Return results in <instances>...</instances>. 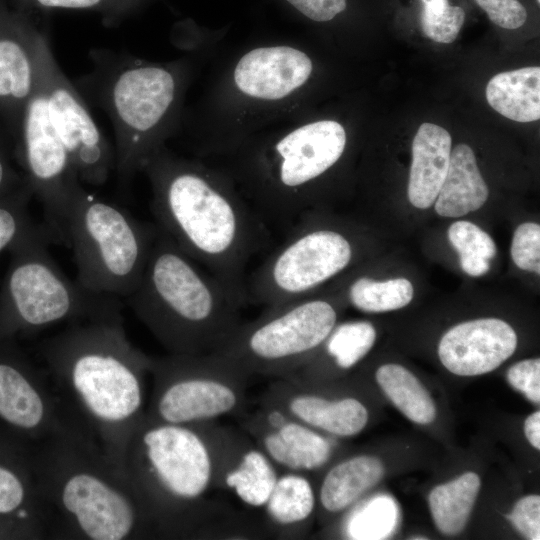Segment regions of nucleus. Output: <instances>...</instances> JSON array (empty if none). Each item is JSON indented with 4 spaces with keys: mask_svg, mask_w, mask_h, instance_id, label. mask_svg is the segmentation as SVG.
Wrapping results in <instances>:
<instances>
[{
    "mask_svg": "<svg viewBox=\"0 0 540 540\" xmlns=\"http://www.w3.org/2000/svg\"><path fill=\"white\" fill-rule=\"evenodd\" d=\"M37 349L58 396L125 475L127 446L146 410L151 356L130 342L123 319L72 323Z\"/></svg>",
    "mask_w": 540,
    "mask_h": 540,
    "instance_id": "f257e3e1",
    "label": "nucleus"
},
{
    "mask_svg": "<svg viewBox=\"0 0 540 540\" xmlns=\"http://www.w3.org/2000/svg\"><path fill=\"white\" fill-rule=\"evenodd\" d=\"M142 169L153 185L155 224L246 306V267L270 246L272 232L249 204L189 163L157 151Z\"/></svg>",
    "mask_w": 540,
    "mask_h": 540,
    "instance_id": "f03ea898",
    "label": "nucleus"
},
{
    "mask_svg": "<svg viewBox=\"0 0 540 540\" xmlns=\"http://www.w3.org/2000/svg\"><path fill=\"white\" fill-rule=\"evenodd\" d=\"M37 488L53 523V538L132 540L154 537L127 477L76 419L63 431L32 441Z\"/></svg>",
    "mask_w": 540,
    "mask_h": 540,
    "instance_id": "7ed1b4c3",
    "label": "nucleus"
},
{
    "mask_svg": "<svg viewBox=\"0 0 540 540\" xmlns=\"http://www.w3.org/2000/svg\"><path fill=\"white\" fill-rule=\"evenodd\" d=\"M213 423L180 425L146 414L127 446L124 472L156 538L212 536L219 508L208 498L215 487Z\"/></svg>",
    "mask_w": 540,
    "mask_h": 540,
    "instance_id": "20e7f679",
    "label": "nucleus"
},
{
    "mask_svg": "<svg viewBox=\"0 0 540 540\" xmlns=\"http://www.w3.org/2000/svg\"><path fill=\"white\" fill-rule=\"evenodd\" d=\"M170 354H209L241 324L242 306L161 228L141 279L126 298Z\"/></svg>",
    "mask_w": 540,
    "mask_h": 540,
    "instance_id": "39448f33",
    "label": "nucleus"
},
{
    "mask_svg": "<svg viewBox=\"0 0 540 540\" xmlns=\"http://www.w3.org/2000/svg\"><path fill=\"white\" fill-rule=\"evenodd\" d=\"M89 57L91 71L73 83L85 101L109 116L115 135L114 170L126 185L158 151L159 130L176 99L175 74L126 52L93 49Z\"/></svg>",
    "mask_w": 540,
    "mask_h": 540,
    "instance_id": "423d86ee",
    "label": "nucleus"
},
{
    "mask_svg": "<svg viewBox=\"0 0 540 540\" xmlns=\"http://www.w3.org/2000/svg\"><path fill=\"white\" fill-rule=\"evenodd\" d=\"M44 226L34 225L11 247L0 292V339L14 340L62 322L122 320L121 298L71 280L48 251Z\"/></svg>",
    "mask_w": 540,
    "mask_h": 540,
    "instance_id": "0eeeda50",
    "label": "nucleus"
},
{
    "mask_svg": "<svg viewBox=\"0 0 540 540\" xmlns=\"http://www.w3.org/2000/svg\"><path fill=\"white\" fill-rule=\"evenodd\" d=\"M157 233L125 209L88 193L74 192L64 224L78 283L99 294L127 298L137 287Z\"/></svg>",
    "mask_w": 540,
    "mask_h": 540,
    "instance_id": "6e6552de",
    "label": "nucleus"
},
{
    "mask_svg": "<svg viewBox=\"0 0 540 540\" xmlns=\"http://www.w3.org/2000/svg\"><path fill=\"white\" fill-rule=\"evenodd\" d=\"M337 318L332 301L310 294L264 307L255 319L241 322L212 353L248 378H286L315 356Z\"/></svg>",
    "mask_w": 540,
    "mask_h": 540,
    "instance_id": "1a4fd4ad",
    "label": "nucleus"
},
{
    "mask_svg": "<svg viewBox=\"0 0 540 540\" xmlns=\"http://www.w3.org/2000/svg\"><path fill=\"white\" fill-rule=\"evenodd\" d=\"M149 374L152 420L202 425L244 414L249 378L213 353L151 356Z\"/></svg>",
    "mask_w": 540,
    "mask_h": 540,
    "instance_id": "9d476101",
    "label": "nucleus"
},
{
    "mask_svg": "<svg viewBox=\"0 0 540 540\" xmlns=\"http://www.w3.org/2000/svg\"><path fill=\"white\" fill-rule=\"evenodd\" d=\"M352 240L305 212L247 278L248 303L274 306L313 294L353 261Z\"/></svg>",
    "mask_w": 540,
    "mask_h": 540,
    "instance_id": "9b49d317",
    "label": "nucleus"
},
{
    "mask_svg": "<svg viewBox=\"0 0 540 540\" xmlns=\"http://www.w3.org/2000/svg\"><path fill=\"white\" fill-rule=\"evenodd\" d=\"M345 147V129L333 120L301 126L274 145L273 167L266 182L253 188L250 205L271 232L284 233L307 212L306 189L339 161Z\"/></svg>",
    "mask_w": 540,
    "mask_h": 540,
    "instance_id": "f8f14e48",
    "label": "nucleus"
},
{
    "mask_svg": "<svg viewBox=\"0 0 540 540\" xmlns=\"http://www.w3.org/2000/svg\"><path fill=\"white\" fill-rule=\"evenodd\" d=\"M13 145L25 180L43 206L44 227L52 240L64 243L67 210L82 183L51 121L38 73L35 91L24 108Z\"/></svg>",
    "mask_w": 540,
    "mask_h": 540,
    "instance_id": "ddd939ff",
    "label": "nucleus"
},
{
    "mask_svg": "<svg viewBox=\"0 0 540 540\" xmlns=\"http://www.w3.org/2000/svg\"><path fill=\"white\" fill-rule=\"evenodd\" d=\"M36 62L51 121L65 145L81 183L104 184L115 168V152L80 92L57 63L47 31L36 43Z\"/></svg>",
    "mask_w": 540,
    "mask_h": 540,
    "instance_id": "4468645a",
    "label": "nucleus"
},
{
    "mask_svg": "<svg viewBox=\"0 0 540 540\" xmlns=\"http://www.w3.org/2000/svg\"><path fill=\"white\" fill-rule=\"evenodd\" d=\"M76 419L15 341L0 339V424L35 441L63 431Z\"/></svg>",
    "mask_w": 540,
    "mask_h": 540,
    "instance_id": "2eb2a0df",
    "label": "nucleus"
},
{
    "mask_svg": "<svg viewBox=\"0 0 540 540\" xmlns=\"http://www.w3.org/2000/svg\"><path fill=\"white\" fill-rule=\"evenodd\" d=\"M36 13L0 0V122L14 141L37 85Z\"/></svg>",
    "mask_w": 540,
    "mask_h": 540,
    "instance_id": "dca6fc26",
    "label": "nucleus"
},
{
    "mask_svg": "<svg viewBox=\"0 0 540 540\" xmlns=\"http://www.w3.org/2000/svg\"><path fill=\"white\" fill-rule=\"evenodd\" d=\"M240 428L266 453L280 471L307 473L325 466L333 445L321 432L262 401L239 416Z\"/></svg>",
    "mask_w": 540,
    "mask_h": 540,
    "instance_id": "f3484780",
    "label": "nucleus"
},
{
    "mask_svg": "<svg viewBox=\"0 0 540 540\" xmlns=\"http://www.w3.org/2000/svg\"><path fill=\"white\" fill-rule=\"evenodd\" d=\"M32 441L0 424V519L31 539L53 538L52 519L37 488Z\"/></svg>",
    "mask_w": 540,
    "mask_h": 540,
    "instance_id": "a211bd4d",
    "label": "nucleus"
},
{
    "mask_svg": "<svg viewBox=\"0 0 540 540\" xmlns=\"http://www.w3.org/2000/svg\"><path fill=\"white\" fill-rule=\"evenodd\" d=\"M216 489L228 491L251 508H263L280 469L241 428L213 424Z\"/></svg>",
    "mask_w": 540,
    "mask_h": 540,
    "instance_id": "6ab92c4d",
    "label": "nucleus"
},
{
    "mask_svg": "<svg viewBox=\"0 0 540 540\" xmlns=\"http://www.w3.org/2000/svg\"><path fill=\"white\" fill-rule=\"evenodd\" d=\"M268 402L311 428L338 437L360 433L368 422V410L357 398H331L305 381L274 379L263 394Z\"/></svg>",
    "mask_w": 540,
    "mask_h": 540,
    "instance_id": "aec40b11",
    "label": "nucleus"
},
{
    "mask_svg": "<svg viewBox=\"0 0 540 540\" xmlns=\"http://www.w3.org/2000/svg\"><path fill=\"white\" fill-rule=\"evenodd\" d=\"M517 347V335L505 321L476 319L448 330L438 345L441 363L458 376H477L493 371Z\"/></svg>",
    "mask_w": 540,
    "mask_h": 540,
    "instance_id": "412c9836",
    "label": "nucleus"
},
{
    "mask_svg": "<svg viewBox=\"0 0 540 540\" xmlns=\"http://www.w3.org/2000/svg\"><path fill=\"white\" fill-rule=\"evenodd\" d=\"M311 72L312 62L304 52L288 46L261 47L239 60L234 80L246 95L277 100L302 86Z\"/></svg>",
    "mask_w": 540,
    "mask_h": 540,
    "instance_id": "4be33fe9",
    "label": "nucleus"
},
{
    "mask_svg": "<svg viewBox=\"0 0 540 540\" xmlns=\"http://www.w3.org/2000/svg\"><path fill=\"white\" fill-rule=\"evenodd\" d=\"M451 154V136L444 128L423 123L412 143L408 199L419 209L431 207L445 179Z\"/></svg>",
    "mask_w": 540,
    "mask_h": 540,
    "instance_id": "5701e85b",
    "label": "nucleus"
},
{
    "mask_svg": "<svg viewBox=\"0 0 540 540\" xmlns=\"http://www.w3.org/2000/svg\"><path fill=\"white\" fill-rule=\"evenodd\" d=\"M489 195L471 147L458 144L450 154L445 179L434 202L443 217H461L481 208Z\"/></svg>",
    "mask_w": 540,
    "mask_h": 540,
    "instance_id": "b1692460",
    "label": "nucleus"
},
{
    "mask_svg": "<svg viewBox=\"0 0 540 540\" xmlns=\"http://www.w3.org/2000/svg\"><path fill=\"white\" fill-rule=\"evenodd\" d=\"M316 501L305 473L281 471L263 507L267 528L277 536L296 538L312 517Z\"/></svg>",
    "mask_w": 540,
    "mask_h": 540,
    "instance_id": "393cba45",
    "label": "nucleus"
},
{
    "mask_svg": "<svg viewBox=\"0 0 540 540\" xmlns=\"http://www.w3.org/2000/svg\"><path fill=\"white\" fill-rule=\"evenodd\" d=\"M384 475L382 461L374 456L356 455L334 466L325 474L319 489V504L330 514L354 505Z\"/></svg>",
    "mask_w": 540,
    "mask_h": 540,
    "instance_id": "a878e982",
    "label": "nucleus"
},
{
    "mask_svg": "<svg viewBox=\"0 0 540 540\" xmlns=\"http://www.w3.org/2000/svg\"><path fill=\"white\" fill-rule=\"evenodd\" d=\"M489 105L521 123L540 118V68L524 67L494 75L486 86Z\"/></svg>",
    "mask_w": 540,
    "mask_h": 540,
    "instance_id": "bb28decb",
    "label": "nucleus"
},
{
    "mask_svg": "<svg viewBox=\"0 0 540 540\" xmlns=\"http://www.w3.org/2000/svg\"><path fill=\"white\" fill-rule=\"evenodd\" d=\"M480 486L479 476L466 472L430 492L428 502L431 516L442 534L456 535L465 528Z\"/></svg>",
    "mask_w": 540,
    "mask_h": 540,
    "instance_id": "cd10ccee",
    "label": "nucleus"
},
{
    "mask_svg": "<svg viewBox=\"0 0 540 540\" xmlns=\"http://www.w3.org/2000/svg\"><path fill=\"white\" fill-rule=\"evenodd\" d=\"M375 378L385 395L408 419L418 424L434 421L436 407L428 390L419 379L398 364L380 366Z\"/></svg>",
    "mask_w": 540,
    "mask_h": 540,
    "instance_id": "c85d7f7f",
    "label": "nucleus"
},
{
    "mask_svg": "<svg viewBox=\"0 0 540 540\" xmlns=\"http://www.w3.org/2000/svg\"><path fill=\"white\" fill-rule=\"evenodd\" d=\"M413 295V285L406 278L377 281L359 276L347 288L349 302L358 310L368 313L403 308L411 302Z\"/></svg>",
    "mask_w": 540,
    "mask_h": 540,
    "instance_id": "c756f323",
    "label": "nucleus"
},
{
    "mask_svg": "<svg viewBox=\"0 0 540 540\" xmlns=\"http://www.w3.org/2000/svg\"><path fill=\"white\" fill-rule=\"evenodd\" d=\"M375 340L376 330L370 322L348 321L336 323L321 347L325 358L336 369L346 371L369 353Z\"/></svg>",
    "mask_w": 540,
    "mask_h": 540,
    "instance_id": "7c9ffc66",
    "label": "nucleus"
},
{
    "mask_svg": "<svg viewBox=\"0 0 540 540\" xmlns=\"http://www.w3.org/2000/svg\"><path fill=\"white\" fill-rule=\"evenodd\" d=\"M398 507L387 495H377L356 505L345 522L349 539H384L396 529Z\"/></svg>",
    "mask_w": 540,
    "mask_h": 540,
    "instance_id": "2f4dec72",
    "label": "nucleus"
},
{
    "mask_svg": "<svg viewBox=\"0 0 540 540\" xmlns=\"http://www.w3.org/2000/svg\"><path fill=\"white\" fill-rule=\"evenodd\" d=\"M151 0H10L29 12L69 10L98 14L106 26H117Z\"/></svg>",
    "mask_w": 540,
    "mask_h": 540,
    "instance_id": "473e14b6",
    "label": "nucleus"
},
{
    "mask_svg": "<svg viewBox=\"0 0 540 540\" xmlns=\"http://www.w3.org/2000/svg\"><path fill=\"white\" fill-rule=\"evenodd\" d=\"M33 193L28 183L0 198V252L10 248L25 232L36 225L28 205Z\"/></svg>",
    "mask_w": 540,
    "mask_h": 540,
    "instance_id": "72a5a7b5",
    "label": "nucleus"
},
{
    "mask_svg": "<svg viewBox=\"0 0 540 540\" xmlns=\"http://www.w3.org/2000/svg\"><path fill=\"white\" fill-rule=\"evenodd\" d=\"M448 240L460 255H475L490 260L496 245L488 233L469 221H456L448 229Z\"/></svg>",
    "mask_w": 540,
    "mask_h": 540,
    "instance_id": "f704fd0d",
    "label": "nucleus"
},
{
    "mask_svg": "<svg viewBox=\"0 0 540 540\" xmlns=\"http://www.w3.org/2000/svg\"><path fill=\"white\" fill-rule=\"evenodd\" d=\"M511 257L522 270L540 273V226L533 222L520 224L513 235Z\"/></svg>",
    "mask_w": 540,
    "mask_h": 540,
    "instance_id": "c9c22d12",
    "label": "nucleus"
},
{
    "mask_svg": "<svg viewBox=\"0 0 540 540\" xmlns=\"http://www.w3.org/2000/svg\"><path fill=\"white\" fill-rule=\"evenodd\" d=\"M488 19L499 28L517 30L529 19V10L521 0H473Z\"/></svg>",
    "mask_w": 540,
    "mask_h": 540,
    "instance_id": "e433bc0d",
    "label": "nucleus"
},
{
    "mask_svg": "<svg viewBox=\"0 0 540 540\" xmlns=\"http://www.w3.org/2000/svg\"><path fill=\"white\" fill-rule=\"evenodd\" d=\"M507 380L515 390L523 393L527 399L535 404L540 403L539 358L526 359L511 366L507 371Z\"/></svg>",
    "mask_w": 540,
    "mask_h": 540,
    "instance_id": "4c0bfd02",
    "label": "nucleus"
},
{
    "mask_svg": "<svg viewBox=\"0 0 540 540\" xmlns=\"http://www.w3.org/2000/svg\"><path fill=\"white\" fill-rule=\"evenodd\" d=\"M507 518L526 538L540 539V497L538 495L521 498Z\"/></svg>",
    "mask_w": 540,
    "mask_h": 540,
    "instance_id": "58836bf2",
    "label": "nucleus"
},
{
    "mask_svg": "<svg viewBox=\"0 0 540 540\" xmlns=\"http://www.w3.org/2000/svg\"><path fill=\"white\" fill-rule=\"evenodd\" d=\"M14 159L13 141L5 129H0V198L26 183L23 173L15 168Z\"/></svg>",
    "mask_w": 540,
    "mask_h": 540,
    "instance_id": "ea45409f",
    "label": "nucleus"
},
{
    "mask_svg": "<svg viewBox=\"0 0 540 540\" xmlns=\"http://www.w3.org/2000/svg\"><path fill=\"white\" fill-rule=\"evenodd\" d=\"M462 270L473 277L482 276L490 268L489 260L475 255H460Z\"/></svg>",
    "mask_w": 540,
    "mask_h": 540,
    "instance_id": "a19ab883",
    "label": "nucleus"
},
{
    "mask_svg": "<svg viewBox=\"0 0 540 540\" xmlns=\"http://www.w3.org/2000/svg\"><path fill=\"white\" fill-rule=\"evenodd\" d=\"M524 433L530 444L540 449V412L536 411L529 415L524 422Z\"/></svg>",
    "mask_w": 540,
    "mask_h": 540,
    "instance_id": "79ce46f5",
    "label": "nucleus"
},
{
    "mask_svg": "<svg viewBox=\"0 0 540 540\" xmlns=\"http://www.w3.org/2000/svg\"><path fill=\"white\" fill-rule=\"evenodd\" d=\"M31 539V536L22 528L0 519V540Z\"/></svg>",
    "mask_w": 540,
    "mask_h": 540,
    "instance_id": "37998d69",
    "label": "nucleus"
}]
</instances>
